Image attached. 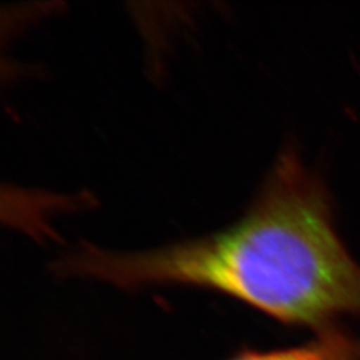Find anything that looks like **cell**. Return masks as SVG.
<instances>
[{"label": "cell", "instance_id": "cell-2", "mask_svg": "<svg viewBox=\"0 0 360 360\" xmlns=\"http://www.w3.org/2000/svg\"><path fill=\"white\" fill-rule=\"evenodd\" d=\"M232 360H354V354L346 342L330 335L300 347L245 352Z\"/></svg>", "mask_w": 360, "mask_h": 360}, {"label": "cell", "instance_id": "cell-1", "mask_svg": "<svg viewBox=\"0 0 360 360\" xmlns=\"http://www.w3.org/2000/svg\"><path fill=\"white\" fill-rule=\"evenodd\" d=\"M56 270L119 288H207L297 326L360 315V266L335 229L330 193L292 148L226 230L147 251L77 245Z\"/></svg>", "mask_w": 360, "mask_h": 360}]
</instances>
